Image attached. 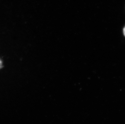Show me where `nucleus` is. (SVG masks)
<instances>
[{
    "mask_svg": "<svg viewBox=\"0 0 125 124\" xmlns=\"http://www.w3.org/2000/svg\"><path fill=\"white\" fill-rule=\"evenodd\" d=\"M3 65H2V61H1V59H0V69H1L2 68V67H3Z\"/></svg>",
    "mask_w": 125,
    "mask_h": 124,
    "instance_id": "nucleus-1",
    "label": "nucleus"
},
{
    "mask_svg": "<svg viewBox=\"0 0 125 124\" xmlns=\"http://www.w3.org/2000/svg\"><path fill=\"white\" fill-rule=\"evenodd\" d=\"M123 33H124V35L125 36V27H124V29H123Z\"/></svg>",
    "mask_w": 125,
    "mask_h": 124,
    "instance_id": "nucleus-2",
    "label": "nucleus"
}]
</instances>
